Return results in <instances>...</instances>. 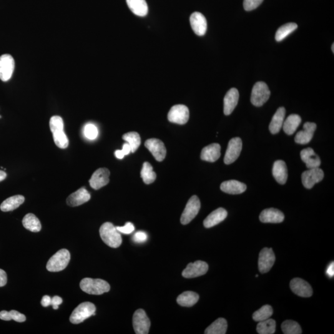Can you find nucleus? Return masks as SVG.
<instances>
[{"label": "nucleus", "instance_id": "nucleus-1", "mask_svg": "<svg viewBox=\"0 0 334 334\" xmlns=\"http://www.w3.org/2000/svg\"><path fill=\"white\" fill-rule=\"evenodd\" d=\"M50 128L57 146L60 149H66L68 147L69 140L64 132V123L62 118L52 117L50 120Z\"/></svg>", "mask_w": 334, "mask_h": 334}, {"label": "nucleus", "instance_id": "nucleus-2", "mask_svg": "<svg viewBox=\"0 0 334 334\" xmlns=\"http://www.w3.org/2000/svg\"><path fill=\"white\" fill-rule=\"evenodd\" d=\"M99 232L103 242L109 247L117 248L122 245L121 234L112 223H104L100 227Z\"/></svg>", "mask_w": 334, "mask_h": 334}, {"label": "nucleus", "instance_id": "nucleus-3", "mask_svg": "<svg viewBox=\"0 0 334 334\" xmlns=\"http://www.w3.org/2000/svg\"><path fill=\"white\" fill-rule=\"evenodd\" d=\"M80 288L85 293L95 295H102L110 290L109 283L99 278H83L80 282Z\"/></svg>", "mask_w": 334, "mask_h": 334}, {"label": "nucleus", "instance_id": "nucleus-4", "mask_svg": "<svg viewBox=\"0 0 334 334\" xmlns=\"http://www.w3.org/2000/svg\"><path fill=\"white\" fill-rule=\"evenodd\" d=\"M70 253L67 249H62L58 251L50 258L47 264V269L50 272H60L64 270L69 263Z\"/></svg>", "mask_w": 334, "mask_h": 334}, {"label": "nucleus", "instance_id": "nucleus-5", "mask_svg": "<svg viewBox=\"0 0 334 334\" xmlns=\"http://www.w3.org/2000/svg\"><path fill=\"white\" fill-rule=\"evenodd\" d=\"M96 308L94 304L90 302H84L77 306L70 316V322L77 325L83 322L90 316L95 315Z\"/></svg>", "mask_w": 334, "mask_h": 334}, {"label": "nucleus", "instance_id": "nucleus-6", "mask_svg": "<svg viewBox=\"0 0 334 334\" xmlns=\"http://www.w3.org/2000/svg\"><path fill=\"white\" fill-rule=\"evenodd\" d=\"M270 91L265 82H258L251 92V102L255 107H261L269 99Z\"/></svg>", "mask_w": 334, "mask_h": 334}, {"label": "nucleus", "instance_id": "nucleus-7", "mask_svg": "<svg viewBox=\"0 0 334 334\" xmlns=\"http://www.w3.org/2000/svg\"><path fill=\"white\" fill-rule=\"evenodd\" d=\"M200 208V202L197 196H193L190 198L186 205L185 209L181 217V223L183 225H187L194 219L199 213Z\"/></svg>", "mask_w": 334, "mask_h": 334}, {"label": "nucleus", "instance_id": "nucleus-8", "mask_svg": "<svg viewBox=\"0 0 334 334\" xmlns=\"http://www.w3.org/2000/svg\"><path fill=\"white\" fill-rule=\"evenodd\" d=\"M133 328L136 334H147L150 327V321L145 311L139 309L135 311L133 318Z\"/></svg>", "mask_w": 334, "mask_h": 334}, {"label": "nucleus", "instance_id": "nucleus-9", "mask_svg": "<svg viewBox=\"0 0 334 334\" xmlns=\"http://www.w3.org/2000/svg\"><path fill=\"white\" fill-rule=\"evenodd\" d=\"M190 118L189 109L184 105H176L168 112V119L173 124L185 125Z\"/></svg>", "mask_w": 334, "mask_h": 334}, {"label": "nucleus", "instance_id": "nucleus-10", "mask_svg": "<svg viewBox=\"0 0 334 334\" xmlns=\"http://www.w3.org/2000/svg\"><path fill=\"white\" fill-rule=\"evenodd\" d=\"M242 140L240 137L232 138L230 140L224 157L225 164H232L237 160L242 152Z\"/></svg>", "mask_w": 334, "mask_h": 334}, {"label": "nucleus", "instance_id": "nucleus-11", "mask_svg": "<svg viewBox=\"0 0 334 334\" xmlns=\"http://www.w3.org/2000/svg\"><path fill=\"white\" fill-rule=\"evenodd\" d=\"M324 177L323 170L320 168H310L302 173L301 180L304 187L307 189H311L316 183L321 182Z\"/></svg>", "mask_w": 334, "mask_h": 334}, {"label": "nucleus", "instance_id": "nucleus-12", "mask_svg": "<svg viewBox=\"0 0 334 334\" xmlns=\"http://www.w3.org/2000/svg\"><path fill=\"white\" fill-rule=\"evenodd\" d=\"M275 261V256L272 248H264L259 256L258 267L260 272H268L274 265Z\"/></svg>", "mask_w": 334, "mask_h": 334}, {"label": "nucleus", "instance_id": "nucleus-13", "mask_svg": "<svg viewBox=\"0 0 334 334\" xmlns=\"http://www.w3.org/2000/svg\"><path fill=\"white\" fill-rule=\"evenodd\" d=\"M14 67V60L11 55H1L0 57V79L4 82L9 81L13 74Z\"/></svg>", "mask_w": 334, "mask_h": 334}, {"label": "nucleus", "instance_id": "nucleus-14", "mask_svg": "<svg viewBox=\"0 0 334 334\" xmlns=\"http://www.w3.org/2000/svg\"><path fill=\"white\" fill-rule=\"evenodd\" d=\"M145 146L158 162L163 161L166 157V148L162 140L152 138L145 141Z\"/></svg>", "mask_w": 334, "mask_h": 334}, {"label": "nucleus", "instance_id": "nucleus-15", "mask_svg": "<svg viewBox=\"0 0 334 334\" xmlns=\"http://www.w3.org/2000/svg\"><path fill=\"white\" fill-rule=\"evenodd\" d=\"M209 269V266L204 261H197L190 263L183 271L182 275L185 278H192L205 274Z\"/></svg>", "mask_w": 334, "mask_h": 334}, {"label": "nucleus", "instance_id": "nucleus-16", "mask_svg": "<svg viewBox=\"0 0 334 334\" xmlns=\"http://www.w3.org/2000/svg\"><path fill=\"white\" fill-rule=\"evenodd\" d=\"M110 171L106 168H100L93 173L89 184L93 189L99 190L109 183Z\"/></svg>", "mask_w": 334, "mask_h": 334}, {"label": "nucleus", "instance_id": "nucleus-17", "mask_svg": "<svg viewBox=\"0 0 334 334\" xmlns=\"http://www.w3.org/2000/svg\"><path fill=\"white\" fill-rule=\"evenodd\" d=\"M290 286L292 292L301 297H310L313 295L312 287L302 278H293L291 280Z\"/></svg>", "mask_w": 334, "mask_h": 334}, {"label": "nucleus", "instance_id": "nucleus-18", "mask_svg": "<svg viewBox=\"0 0 334 334\" xmlns=\"http://www.w3.org/2000/svg\"><path fill=\"white\" fill-rule=\"evenodd\" d=\"M190 24L193 31L198 36H203L207 31V23L205 16L200 12H195L191 15Z\"/></svg>", "mask_w": 334, "mask_h": 334}, {"label": "nucleus", "instance_id": "nucleus-19", "mask_svg": "<svg viewBox=\"0 0 334 334\" xmlns=\"http://www.w3.org/2000/svg\"><path fill=\"white\" fill-rule=\"evenodd\" d=\"M317 128L315 123L306 122L303 125V131H300L296 134L295 141L297 144H308L313 139L314 133Z\"/></svg>", "mask_w": 334, "mask_h": 334}, {"label": "nucleus", "instance_id": "nucleus-20", "mask_svg": "<svg viewBox=\"0 0 334 334\" xmlns=\"http://www.w3.org/2000/svg\"><path fill=\"white\" fill-rule=\"evenodd\" d=\"M239 100V92L236 88H232L226 94L223 100V112L230 115L235 110Z\"/></svg>", "mask_w": 334, "mask_h": 334}, {"label": "nucleus", "instance_id": "nucleus-21", "mask_svg": "<svg viewBox=\"0 0 334 334\" xmlns=\"http://www.w3.org/2000/svg\"><path fill=\"white\" fill-rule=\"evenodd\" d=\"M284 214L280 210L274 208H269L262 211L260 219L263 223H278L284 220Z\"/></svg>", "mask_w": 334, "mask_h": 334}, {"label": "nucleus", "instance_id": "nucleus-22", "mask_svg": "<svg viewBox=\"0 0 334 334\" xmlns=\"http://www.w3.org/2000/svg\"><path fill=\"white\" fill-rule=\"evenodd\" d=\"M90 199V195L89 192L84 188H81L69 195L67 198V202L69 206L76 207L89 201Z\"/></svg>", "mask_w": 334, "mask_h": 334}, {"label": "nucleus", "instance_id": "nucleus-23", "mask_svg": "<svg viewBox=\"0 0 334 334\" xmlns=\"http://www.w3.org/2000/svg\"><path fill=\"white\" fill-rule=\"evenodd\" d=\"M300 155L301 160L308 169L320 167L321 164L320 158L312 148L308 147L301 150Z\"/></svg>", "mask_w": 334, "mask_h": 334}, {"label": "nucleus", "instance_id": "nucleus-24", "mask_svg": "<svg viewBox=\"0 0 334 334\" xmlns=\"http://www.w3.org/2000/svg\"><path fill=\"white\" fill-rule=\"evenodd\" d=\"M245 183L237 180H228L223 182L220 185V190L223 192L230 195H240L247 190Z\"/></svg>", "mask_w": 334, "mask_h": 334}, {"label": "nucleus", "instance_id": "nucleus-25", "mask_svg": "<svg viewBox=\"0 0 334 334\" xmlns=\"http://www.w3.org/2000/svg\"><path fill=\"white\" fill-rule=\"evenodd\" d=\"M220 150V144L213 143L203 148L200 158L204 161L214 162L219 159L221 155Z\"/></svg>", "mask_w": 334, "mask_h": 334}, {"label": "nucleus", "instance_id": "nucleus-26", "mask_svg": "<svg viewBox=\"0 0 334 334\" xmlns=\"http://www.w3.org/2000/svg\"><path fill=\"white\" fill-rule=\"evenodd\" d=\"M227 211L223 208L220 207L213 211L207 216L204 221V226L205 228H211L222 222L227 218Z\"/></svg>", "mask_w": 334, "mask_h": 334}, {"label": "nucleus", "instance_id": "nucleus-27", "mask_svg": "<svg viewBox=\"0 0 334 334\" xmlns=\"http://www.w3.org/2000/svg\"><path fill=\"white\" fill-rule=\"evenodd\" d=\"M272 174L279 184H285L288 178V170L285 162L280 160L275 161L273 165Z\"/></svg>", "mask_w": 334, "mask_h": 334}, {"label": "nucleus", "instance_id": "nucleus-28", "mask_svg": "<svg viewBox=\"0 0 334 334\" xmlns=\"http://www.w3.org/2000/svg\"><path fill=\"white\" fill-rule=\"evenodd\" d=\"M286 110L284 107H280L275 112L269 125V130L273 134L279 133L282 128L285 117Z\"/></svg>", "mask_w": 334, "mask_h": 334}, {"label": "nucleus", "instance_id": "nucleus-29", "mask_svg": "<svg viewBox=\"0 0 334 334\" xmlns=\"http://www.w3.org/2000/svg\"><path fill=\"white\" fill-rule=\"evenodd\" d=\"M128 7L133 13L144 17L148 13V6L145 0H127Z\"/></svg>", "mask_w": 334, "mask_h": 334}, {"label": "nucleus", "instance_id": "nucleus-30", "mask_svg": "<svg viewBox=\"0 0 334 334\" xmlns=\"http://www.w3.org/2000/svg\"><path fill=\"white\" fill-rule=\"evenodd\" d=\"M24 200L25 198L23 196H14L4 200L0 205V209L2 212H9V211L14 210L23 204Z\"/></svg>", "mask_w": 334, "mask_h": 334}, {"label": "nucleus", "instance_id": "nucleus-31", "mask_svg": "<svg viewBox=\"0 0 334 334\" xmlns=\"http://www.w3.org/2000/svg\"><path fill=\"white\" fill-rule=\"evenodd\" d=\"M301 119L298 115L292 114L289 115L287 119L283 122V129L286 134L292 135L295 133L296 130L300 126Z\"/></svg>", "mask_w": 334, "mask_h": 334}, {"label": "nucleus", "instance_id": "nucleus-32", "mask_svg": "<svg viewBox=\"0 0 334 334\" xmlns=\"http://www.w3.org/2000/svg\"><path fill=\"white\" fill-rule=\"evenodd\" d=\"M199 299L200 296L198 294L191 292V291H187L178 296L177 301L180 306L191 307L197 303Z\"/></svg>", "mask_w": 334, "mask_h": 334}, {"label": "nucleus", "instance_id": "nucleus-33", "mask_svg": "<svg viewBox=\"0 0 334 334\" xmlns=\"http://www.w3.org/2000/svg\"><path fill=\"white\" fill-rule=\"evenodd\" d=\"M22 224L25 228L32 232H39L41 230V222L33 213H28L25 216L22 220Z\"/></svg>", "mask_w": 334, "mask_h": 334}, {"label": "nucleus", "instance_id": "nucleus-34", "mask_svg": "<svg viewBox=\"0 0 334 334\" xmlns=\"http://www.w3.org/2000/svg\"><path fill=\"white\" fill-rule=\"evenodd\" d=\"M227 322L224 318H218L205 331V334H225L227 333Z\"/></svg>", "mask_w": 334, "mask_h": 334}, {"label": "nucleus", "instance_id": "nucleus-35", "mask_svg": "<svg viewBox=\"0 0 334 334\" xmlns=\"http://www.w3.org/2000/svg\"><path fill=\"white\" fill-rule=\"evenodd\" d=\"M275 321L270 318L259 322L256 328L258 333L260 334H273L275 333Z\"/></svg>", "mask_w": 334, "mask_h": 334}, {"label": "nucleus", "instance_id": "nucleus-36", "mask_svg": "<svg viewBox=\"0 0 334 334\" xmlns=\"http://www.w3.org/2000/svg\"><path fill=\"white\" fill-rule=\"evenodd\" d=\"M140 176L145 184L149 185L154 183L156 180V174L153 171V167L149 162H145L143 164Z\"/></svg>", "mask_w": 334, "mask_h": 334}, {"label": "nucleus", "instance_id": "nucleus-37", "mask_svg": "<svg viewBox=\"0 0 334 334\" xmlns=\"http://www.w3.org/2000/svg\"><path fill=\"white\" fill-rule=\"evenodd\" d=\"M298 28V25L294 22H290L283 26H281L276 32L275 40L277 42H280L285 39L288 35L292 33L294 31H295Z\"/></svg>", "mask_w": 334, "mask_h": 334}, {"label": "nucleus", "instance_id": "nucleus-38", "mask_svg": "<svg viewBox=\"0 0 334 334\" xmlns=\"http://www.w3.org/2000/svg\"><path fill=\"white\" fill-rule=\"evenodd\" d=\"M123 139L130 145L132 152L134 153L140 145V137L136 132L126 133L123 135Z\"/></svg>", "mask_w": 334, "mask_h": 334}, {"label": "nucleus", "instance_id": "nucleus-39", "mask_svg": "<svg viewBox=\"0 0 334 334\" xmlns=\"http://www.w3.org/2000/svg\"><path fill=\"white\" fill-rule=\"evenodd\" d=\"M0 320L3 321L14 320L18 323H23L26 321V318L23 314L18 311L11 310V311H2L0 312Z\"/></svg>", "mask_w": 334, "mask_h": 334}, {"label": "nucleus", "instance_id": "nucleus-40", "mask_svg": "<svg viewBox=\"0 0 334 334\" xmlns=\"http://www.w3.org/2000/svg\"><path fill=\"white\" fill-rule=\"evenodd\" d=\"M273 315V309L270 305H265L253 314V320L256 322L265 321L269 319Z\"/></svg>", "mask_w": 334, "mask_h": 334}, {"label": "nucleus", "instance_id": "nucleus-41", "mask_svg": "<svg viewBox=\"0 0 334 334\" xmlns=\"http://www.w3.org/2000/svg\"><path fill=\"white\" fill-rule=\"evenodd\" d=\"M281 328L285 334H301L302 333L300 325L292 320L285 321L282 324Z\"/></svg>", "mask_w": 334, "mask_h": 334}, {"label": "nucleus", "instance_id": "nucleus-42", "mask_svg": "<svg viewBox=\"0 0 334 334\" xmlns=\"http://www.w3.org/2000/svg\"><path fill=\"white\" fill-rule=\"evenodd\" d=\"M98 130L93 124H87L84 128V134L88 139H95L98 135Z\"/></svg>", "mask_w": 334, "mask_h": 334}, {"label": "nucleus", "instance_id": "nucleus-43", "mask_svg": "<svg viewBox=\"0 0 334 334\" xmlns=\"http://www.w3.org/2000/svg\"><path fill=\"white\" fill-rule=\"evenodd\" d=\"M263 0H244L243 6L246 11H250L257 8L262 3Z\"/></svg>", "mask_w": 334, "mask_h": 334}, {"label": "nucleus", "instance_id": "nucleus-44", "mask_svg": "<svg viewBox=\"0 0 334 334\" xmlns=\"http://www.w3.org/2000/svg\"><path fill=\"white\" fill-rule=\"evenodd\" d=\"M130 152H132V149H131L130 145L128 143H125L123 146V149L116 150L115 154L118 159H122L125 155L129 154Z\"/></svg>", "mask_w": 334, "mask_h": 334}, {"label": "nucleus", "instance_id": "nucleus-45", "mask_svg": "<svg viewBox=\"0 0 334 334\" xmlns=\"http://www.w3.org/2000/svg\"><path fill=\"white\" fill-rule=\"evenodd\" d=\"M116 228L120 233H124V234H131L134 230V226L131 222H127L124 227H117Z\"/></svg>", "mask_w": 334, "mask_h": 334}, {"label": "nucleus", "instance_id": "nucleus-46", "mask_svg": "<svg viewBox=\"0 0 334 334\" xmlns=\"http://www.w3.org/2000/svg\"><path fill=\"white\" fill-rule=\"evenodd\" d=\"M147 235L144 232H137L135 233L133 237V240L135 243H142L146 242Z\"/></svg>", "mask_w": 334, "mask_h": 334}, {"label": "nucleus", "instance_id": "nucleus-47", "mask_svg": "<svg viewBox=\"0 0 334 334\" xmlns=\"http://www.w3.org/2000/svg\"><path fill=\"white\" fill-rule=\"evenodd\" d=\"M62 302L63 300L61 297H60V296H55L54 298H52L51 305L54 310H58V309H59V305H61Z\"/></svg>", "mask_w": 334, "mask_h": 334}, {"label": "nucleus", "instance_id": "nucleus-48", "mask_svg": "<svg viewBox=\"0 0 334 334\" xmlns=\"http://www.w3.org/2000/svg\"><path fill=\"white\" fill-rule=\"evenodd\" d=\"M7 274L5 271L0 268V287H3L7 283Z\"/></svg>", "mask_w": 334, "mask_h": 334}, {"label": "nucleus", "instance_id": "nucleus-49", "mask_svg": "<svg viewBox=\"0 0 334 334\" xmlns=\"http://www.w3.org/2000/svg\"><path fill=\"white\" fill-rule=\"evenodd\" d=\"M51 300L52 298L49 296L45 295L42 299L41 305L44 307H48V306L51 305Z\"/></svg>", "mask_w": 334, "mask_h": 334}, {"label": "nucleus", "instance_id": "nucleus-50", "mask_svg": "<svg viewBox=\"0 0 334 334\" xmlns=\"http://www.w3.org/2000/svg\"><path fill=\"white\" fill-rule=\"evenodd\" d=\"M326 274L330 277H333L334 275V263L333 262L328 266L327 270H326Z\"/></svg>", "mask_w": 334, "mask_h": 334}, {"label": "nucleus", "instance_id": "nucleus-51", "mask_svg": "<svg viewBox=\"0 0 334 334\" xmlns=\"http://www.w3.org/2000/svg\"><path fill=\"white\" fill-rule=\"evenodd\" d=\"M7 177L6 173L4 171L0 170V182L3 181Z\"/></svg>", "mask_w": 334, "mask_h": 334}, {"label": "nucleus", "instance_id": "nucleus-52", "mask_svg": "<svg viewBox=\"0 0 334 334\" xmlns=\"http://www.w3.org/2000/svg\"><path fill=\"white\" fill-rule=\"evenodd\" d=\"M332 50H333V53H334V44H333Z\"/></svg>", "mask_w": 334, "mask_h": 334}, {"label": "nucleus", "instance_id": "nucleus-53", "mask_svg": "<svg viewBox=\"0 0 334 334\" xmlns=\"http://www.w3.org/2000/svg\"><path fill=\"white\" fill-rule=\"evenodd\" d=\"M0 119H1V115H0Z\"/></svg>", "mask_w": 334, "mask_h": 334}]
</instances>
